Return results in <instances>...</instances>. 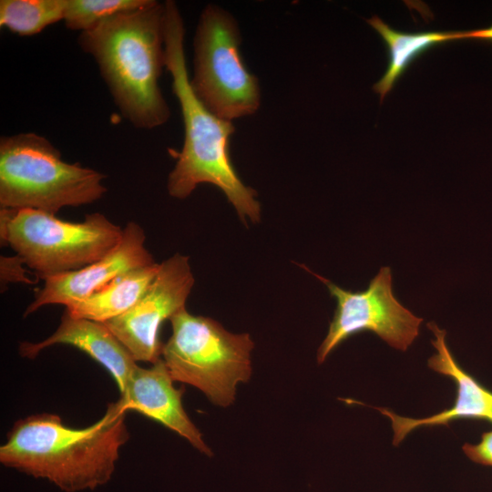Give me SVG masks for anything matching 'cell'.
Segmentation results:
<instances>
[{"label":"cell","instance_id":"6da1fadb","mask_svg":"<svg viewBox=\"0 0 492 492\" xmlns=\"http://www.w3.org/2000/svg\"><path fill=\"white\" fill-rule=\"evenodd\" d=\"M125 414L111 403L98 421L83 428L66 425L56 414L29 415L8 432L0 462L66 492L93 489L111 478L129 438Z\"/></svg>","mask_w":492,"mask_h":492},{"label":"cell","instance_id":"8992f818","mask_svg":"<svg viewBox=\"0 0 492 492\" xmlns=\"http://www.w3.org/2000/svg\"><path fill=\"white\" fill-rule=\"evenodd\" d=\"M123 233L101 213L81 222L29 209L0 210V238L42 279L81 269L108 254Z\"/></svg>","mask_w":492,"mask_h":492},{"label":"cell","instance_id":"9a60e30c","mask_svg":"<svg viewBox=\"0 0 492 492\" xmlns=\"http://www.w3.org/2000/svg\"><path fill=\"white\" fill-rule=\"evenodd\" d=\"M366 22L379 33L389 51L387 69L373 87L374 92L380 95V102L416 56L436 45L464 39V31L405 33L391 28L375 15L366 19Z\"/></svg>","mask_w":492,"mask_h":492},{"label":"cell","instance_id":"8fae6325","mask_svg":"<svg viewBox=\"0 0 492 492\" xmlns=\"http://www.w3.org/2000/svg\"><path fill=\"white\" fill-rule=\"evenodd\" d=\"M427 327L435 335L431 343L436 349V354L428 359V366L455 382V402L450 408L423 418L400 416L386 408L376 407L391 420L395 446L420 426L448 425L450 422L461 418L481 419L492 423V392L456 363L446 344V331L435 323H427Z\"/></svg>","mask_w":492,"mask_h":492},{"label":"cell","instance_id":"ac0fdd59","mask_svg":"<svg viewBox=\"0 0 492 492\" xmlns=\"http://www.w3.org/2000/svg\"><path fill=\"white\" fill-rule=\"evenodd\" d=\"M462 448L473 462L492 466V430L483 433L478 443H466Z\"/></svg>","mask_w":492,"mask_h":492},{"label":"cell","instance_id":"30bf717a","mask_svg":"<svg viewBox=\"0 0 492 492\" xmlns=\"http://www.w3.org/2000/svg\"><path fill=\"white\" fill-rule=\"evenodd\" d=\"M145 238L144 231L138 223H127L118 244L101 259L76 271L45 277L43 288L26 309L24 316L46 305L67 307L96 292L120 274L155 263L145 247Z\"/></svg>","mask_w":492,"mask_h":492},{"label":"cell","instance_id":"4fadbf2b","mask_svg":"<svg viewBox=\"0 0 492 492\" xmlns=\"http://www.w3.org/2000/svg\"><path fill=\"white\" fill-rule=\"evenodd\" d=\"M59 343L77 347L104 366L115 379L120 393L138 366L129 352L103 323L73 317L67 311L49 337L39 343H22L19 354L33 359L44 349Z\"/></svg>","mask_w":492,"mask_h":492},{"label":"cell","instance_id":"52a82bcc","mask_svg":"<svg viewBox=\"0 0 492 492\" xmlns=\"http://www.w3.org/2000/svg\"><path fill=\"white\" fill-rule=\"evenodd\" d=\"M241 35L236 18L208 4L201 11L193 38L190 87L205 108L231 121L255 114L261 100L258 77L241 57Z\"/></svg>","mask_w":492,"mask_h":492},{"label":"cell","instance_id":"277c9868","mask_svg":"<svg viewBox=\"0 0 492 492\" xmlns=\"http://www.w3.org/2000/svg\"><path fill=\"white\" fill-rule=\"evenodd\" d=\"M105 175L65 161L45 137L19 133L0 139L1 209L56 213L64 207L92 203L103 197Z\"/></svg>","mask_w":492,"mask_h":492},{"label":"cell","instance_id":"d6986e66","mask_svg":"<svg viewBox=\"0 0 492 492\" xmlns=\"http://www.w3.org/2000/svg\"><path fill=\"white\" fill-rule=\"evenodd\" d=\"M26 265L23 261L17 256L1 257V281L2 282H32L25 275L26 271L23 268Z\"/></svg>","mask_w":492,"mask_h":492},{"label":"cell","instance_id":"5b68a950","mask_svg":"<svg viewBox=\"0 0 492 492\" xmlns=\"http://www.w3.org/2000/svg\"><path fill=\"white\" fill-rule=\"evenodd\" d=\"M172 333L161 359L174 382L198 388L214 405L228 407L237 385L251 375L249 333H232L217 321L187 309L170 320Z\"/></svg>","mask_w":492,"mask_h":492},{"label":"cell","instance_id":"7a4b0ae2","mask_svg":"<svg viewBox=\"0 0 492 492\" xmlns=\"http://www.w3.org/2000/svg\"><path fill=\"white\" fill-rule=\"evenodd\" d=\"M164 6L165 67L170 74L184 124L183 146L168 179L169 194L186 199L199 184L210 183L225 194L243 222L257 223L261 220L257 193L241 181L230 156L235 127L210 112L195 96L187 68L181 13L173 0L165 1Z\"/></svg>","mask_w":492,"mask_h":492},{"label":"cell","instance_id":"5bb4252c","mask_svg":"<svg viewBox=\"0 0 492 492\" xmlns=\"http://www.w3.org/2000/svg\"><path fill=\"white\" fill-rule=\"evenodd\" d=\"M159 263L133 269L116 277L87 298L67 307L73 317L105 323L128 311L154 279Z\"/></svg>","mask_w":492,"mask_h":492},{"label":"cell","instance_id":"3957f363","mask_svg":"<svg viewBox=\"0 0 492 492\" xmlns=\"http://www.w3.org/2000/svg\"><path fill=\"white\" fill-rule=\"evenodd\" d=\"M165 6L156 0L81 32L78 45L97 62L122 116L135 128L165 124L169 105L159 87L165 67Z\"/></svg>","mask_w":492,"mask_h":492},{"label":"cell","instance_id":"9c48e42d","mask_svg":"<svg viewBox=\"0 0 492 492\" xmlns=\"http://www.w3.org/2000/svg\"><path fill=\"white\" fill-rule=\"evenodd\" d=\"M194 285L189 258L179 253L165 260L140 299L123 314L103 323L136 362L161 359L160 327L186 308Z\"/></svg>","mask_w":492,"mask_h":492},{"label":"cell","instance_id":"ba28073f","mask_svg":"<svg viewBox=\"0 0 492 492\" xmlns=\"http://www.w3.org/2000/svg\"><path fill=\"white\" fill-rule=\"evenodd\" d=\"M313 275L327 286L336 300L333 318L317 352L319 364L343 342L361 332L370 331L401 351H405L417 337L423 319L414 315L395 299L389 267H382L366 290L356 292Z\"/></svg>","mask_w":492,"mask_h":492},{"label":"cell","instance_id":"ffe728a7","mask_svg":"<svg viewBox=\"0 0 492 492\" xmlns=\"http://www.w3.org/2000/svg\"><path fill=\"white\" fill-rule=\"evenodd\" d=\"M466 39H476L492 42V25L487 28L466 30Z\"/></svg>","mask_w":492,"mask_h":492},{"label":"cell","instance_id":"2e32d148","mask_svg":"<svg viewBox=\"0 0 492 492\" xmlns=\"http://www.w3.org/2000/svg\"><path fill=\"white\" fill-rule=\"evenodd\" d=\"M67 0H1L0 26L22 36H34L64 20Z\"/></svg>","mask_w":492,"mask_h":492},{"label":"cell","instance_id":"7c38bea8","mask_svg":"<svg viewBox=\"0 0 492 492\" xmlns=\"http://www.w3.org/2000/svg\"><path fill=\"white\" fill-rule=\"evenodd\" d=\"M173 382L162 359L149 368L138 365L117 404L125 412L134 410L160 423L188 440L200 452L211 456L201 433L184 410L183 390L175 388Z\"/></svg>","mask_w":492,"mask_h":492},{"label":"cell","instance_id":"e0dca14e","mask_svg":"<svg viewBox=\"0 0 492 492\" xmlns=\"http://www.w3.org/2000/svg\"><path fill=\"white\" fill-rule=\"evenodd\" d=\"M150 0H67L64 22L67 28L87 31L119 13L147 5Z\"/></svg>","mask_w":492,"mask_h":492}]
</instances>
